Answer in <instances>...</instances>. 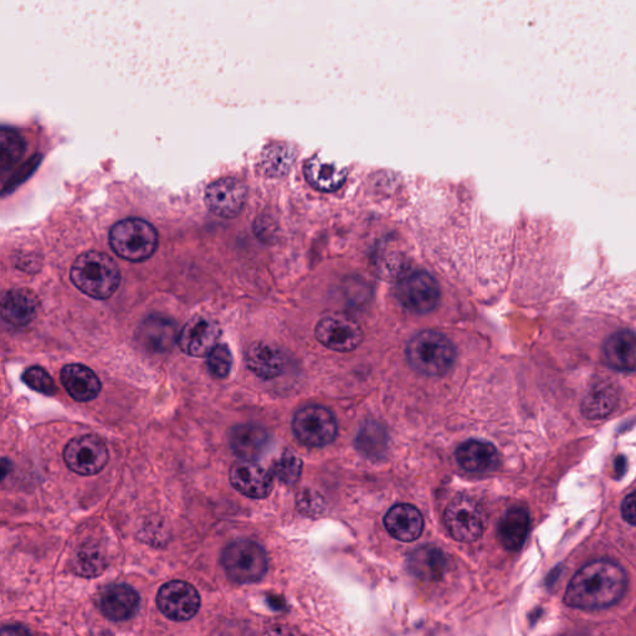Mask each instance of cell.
I'll list each match as a JSON object with an SVG mask.
<instances>
[{
	"label": "cell",
	"mask_w": 636,
	"mask_h": 636,
	"mask_svg": "<svg viewBox=\"0 0 636 636\" xmlns=\"http://www.w3.org/2000/svg\"><path fill=\"white\" fill-rule=\"evenodd\" d=\"M315 333L323 346L337 352L356 350L363 341L361 326L351 317L340 314L323 317Z\"/></svg>",
	"instance_id": "obj_10"
},
{
	"label": "cell",
	"mask_w": 636,
	"mask_h": 636,
	"mask_svg": "<svg viewBox=\"0 0 636 636\" xmlns=\"http://www.w3.org/2000/svg\"><path fill=\"white\" fill-rule=\"evenodd\" d=\"M456 460L469 473L484 474L497 469L500 456L494 445L486 441L469 440L459 446Z\"/></svg>",
	"instance_id": "obj_19"
},
{
	"label": "cell",
	"mask_w": 636,
	"mask_h": 636,
	"mask_svg": "<svg viewBox=\"0 0 636 636\" xmlns=\"http://www.w3.org/2000/svg\"><path fill=\"white\" fill-rule=\"evenodd\" d=\"M604 358L609 367L620 372H636V335L619 331L604 345Z\"/></svg>",
	"instance_id": "obj_24"
},
{
	"label": "cell",
	"mask_w": 636,
	"mask_h": 636,
	"mask_svg": "<svg viewBox=\"0 0 636 636\" xmlns=\"http://www.w3.org/2000/svg\"><path fill=\"white\" fill-rule=\"evenodd\" d=\"M295 161L294 152L285 145H273L261 156V169L266 176L282 177L290 171L292 163Z\"/></svg>",
	"instance_id": "obj_29"
},
{
	"label": "cell",
	"mask_w": 636,
	"mask_h": 636,
	"mask_svg": "<svg viewBox=\"0 0 636 636\" xmlns=\"http://www.w3.org/2000/svg\"><path fill=\"white\" fill-rule=\"evenodd\" d=\"M388 433L382 424L368 422L359 430L356 446L368 459H381L388 446Z\"/></svg>",
	"instance_id": "obj_28"
},
{
	"label": "cell",
	"mask_w": 636,
	"mask_h": 636,
	"mask_svg": "<svg viewBox=\"0 0 636 636\" xmlns=\"http://www.w3.org/2000/svg\"><path fill=\"white\" fill-rule=\"evenodd\" d=\"M453 342L437 331H423L408 343L407 358L415 372L428 377L448 373L455 362Z\"/></svg>",
	"instance_id": "obj_3"
},
{
	"label": "cell",
	"mask_w": 636,
	"mask_h": 636,
	"mask_svg": "<svg viewBox=\"0 0 636 636\" xmlns=\"http://www.w3.org/2000/svg\"><path fill=\"white\" fill-rule=\"evenodd\" d=\"M302 461L291 451H285L273 465V474L284 484L292 485L300 479Z\"/></svg>",
	"instance_id": "obj_32"
},
{
	"label": "cell",
	"mask_w": 636,
	"mask_h": 636,
	"mask_svg": "<svg viewBox=\"0 0 636 636\" xmlns=\"http://www.w3.org/2000/svg\"><path fill=\"white\" fill-rule=\"evenodd\" d=\"M140 607V596L127 584H112L100 594L102 614L114 622H123L137 613Z\"/></svg>",
	"instance_id": "obj_15"
},
{
	"label": "cell",
	"mask_w": 636,
	"mask_h": 636,
	"mask_svg": "<svg viewBox=\"0 0 636 636\" xmlns=\"http://www.w3.org/2000/svg\"><path fill=\"white\" fill-rule=\"evenodd\" d=\"M137 338L147 351L167 352L171 350L176 338L178 340L176 323L166 316L147 317L138 328Z\"/></svg>",
	"instance_id": "obj_17"
},
{
	"label": "cell",
	"mask_w": 636,
	"mask_h": 636,
	"mask_svg": "<svg viewBox=\"0 0 636 636\" xmlns=\"http://www.w3.org/2000/svg\"><path fill=\"white\" fill-rule=\"evenodd\" d=\"M223 567L235 583L249 584L261 581L268 572V556L254 541L240 540L223 552Z\"/></svg>",
	"instance_id": "obj_5"
},
{
	"label": "cell",
	"mask_w": 636,
	"mask_h": 636,
	"mask_svg": "<svg viewBox=\"0 0 636 636\" xmlns=\"http://www.w3.org/2000/svg\"><path fill=\"white\" fill-rule=\"evenodd\" d=\"M264 636H301L296 629L285 627V625H276L264 634Z\"/></svg>",
	"instance_id": "obj_36"
},
{
	"label": "cell",
	"mask_w": 636,
	"mask_h": 636,
	"mask_svg": "<svg viewBox=\"0 0 636 636\" xmlns=\"http://www.w3.org/2000/svg\"><path fill=\"white\" fill-rule=\"evenodd\" d=\"M159 610L174 622H187L198 613L200 597L197 589L182 581L164 584L157 596Z\"/></svg>",
	"instance_id": "obj_12"
},
{
	"label": "cell",
	"mask_w": 636,
	"mask_h": 636,
	"mask_svg": "<svg viewBox=\"0 0 636 636\" xmlns=\"http://www.w3.org/2000/svg\"><path fill=\"white\" fill-rule=\"evenodd\" d=\"M251 372L263 379H274L284 372L286 359L279 348L268 343L256 342L249 347L245 356Z\"/></svg>",
	"instance_id": "obj_23"
},
{
	"label": "cell",
	"mask_w": 636,
	"mask_h": 636,
	"mask_svg": "<svg viewBox=\"0 0 636 636\" xmlns=\"http://www.w3.org/2000/svg\"><path fill=\"white\" fill-rule=\"evenodd\" d=\"M61 383L78 402H91L101 392V382L94 371L82 364H68L61 371Z\"/></svg>",
	"instance_id": "obj_20"
},
{
	"label": "cell",
	"mask_w": 636,
	"mask_h": 636,
	"mask_svg": "<svg viewBox=\"0 0 636 636\" xmlns=\"http://www.w3.org/2000/svg\"><path fill=\"white\" fill-rule=\"evenodd\" d=\"M624 520L630 525L636 526V491L625 497L622 505Z\"/></svg>",
	"instance_id": "obj_35"
},
{
	"label": "cell",
	"mask_w": 636,
	"mask_h": 636,
	"mask_svg": "<svg viewBox=\"0 0 636 636\" xmlns=\"http://www.w3.org/2000/svg\"><path fill=\"white\" fill-rule=\"evenodd\" d=\"M384 526L391 536L402 542H413L422 536L424 518L417 507L407 504L393 506L384 517Z\"/></svg>",
	"instance_id": "obj_18"
},
{
	"label": "cell",
	"mask_w": 636,
	"mask_h": 636,
	"mask_svg": "<svg viewBox=\"0 0 636 636\" xmlns=\"http://www.w3.org/2000/svg\"><path fill=\"white\" fill-rule=\"evenodd\" d=\"M292 430L302 444L321 448L336 439L337 420L330 410L309 405L295 414Z\"/></svg>",
	"instance_id": "obj_8"
},
{
	"label": "cell",
	"mask_w": 636,
	"mask_h": 636,
	"mask_svg": "<svg viewBox=\"0 0 636 636\" xmlns=\"http://www.w3.org/2000/svg\"><path fill=\"white\" fill-rule=\"evenodd\" d=\"M618 389L613 383H597L583 400V414L589 419L608 417L618 404Z\"/></svg>",
	"instance_id": "obj_27"
},
{
	"label": "cell",
	"mask_w": 636,
	"mask_h": 636,
	"mask_svg": "<svg viewBox=\"0 0 636 636\" xmlns=\"http://www.w3.org/2000/svg\"><path fill=\"white\" fill-rule=\"evenodd\" d=\"M2 636H33L28 629L19 625H5L2 629Z\"/></svg>",
	"instance_id": "obj_37"
},
{
	"label": "cell",
	"mask_w": 636,
	"mask_h": 636,
	"mask_svg": "<svg viewBox=\"0 0 636 636\" xmlns=\"http://www.w3.org/2000/svg\"><path fill=\"white\" fill-rule=\"evenodd\" d=\"M408 569L420 581L437 582L445 576L448 558L438 547H420L410 555Z\"/></svg>",
	"instance_id": "obj_21"
},
{
	"label": "cell",
	"mask_w": 636,
	"mask_h": 636,
	"mask_svg": "<svg viewBox=\"0 0 636 636\" xmlns=\"http://www.w3.org/2000/svg\"><path fill=\"white\" fill-rule=\"evenodd\" d=\"M246 194V187L239 179L223 178L205 191V204L218 217L234 218L244 208Z\"/></svg>",
	"instance_id": "obj_13"
},
{
	"label": "cell",
	"mask_w": 636,
	"mask_h": 636,
	"mask_svg": "<svg viewBox=\"0 0 636 636\" xmlns=\"http://www.w3.org/2000/svg\"><path fill=\"white\" fill-rule=\"evenodd\" d=\"M40 301L29 289H13L4 294L0 304V314L9 325L23 327L29 325L38 315Z\"/></svg>",
	"instance_id": "obj_16"
},
{
	"label": "cell",
	"mask_w": 636,
	"mask_h": 636,
	"mask_svg": "<svg viewBox=\"0 0 636 636\" xmlns=\"http://www.w3.org/2000/svg\"><path fill=\"white\" fill-rule=\"evenodd\" d=\"M306 181L321 192L337 191L347 178V169L320 157H312L305 163Z\"/></svg>",
	"instance_id": "obj_25"
},
{
	"label": "cell",
	"mask_w": 636,
	"mask_h": 636,
	"mask_svg": "<svg viewBox=\"0 0 636 636\" xmlns=\"http://www.w3.org/2000/svg\"><path fill=\"white\" fill-rule=\"evenodd\" d=\"M64 460L75 474L96 475L109 463V449L105 441L97 435H80L66 445Z\"/></svg>",
	"instance_id": "obj_9"
},
{
	"label": "cell",
	"mask_w": 636,
	"mask_h": 636,
	"mask_svg": "<svg viewBox=\"0 0 636 636\" xmlns=\"http://www.w3.org/2000/svg\"><path fill=\"white\" fill-rule=\"evenodd\" d=\"M627 584V573L619 564L598 559L572 578L564 594V603L584 610L608 608L623 598Z\"/></svg>",
	"instance_id": "obj_1"
},
{
	"label": "cell",
	"mask_w": 636,
	"mask_h": 636,
	"mask_svg": "<svg viewBox=\"0 0 636 636\" xmlns=\"http://www.w3.org/2000/svg\"><path fill=\"white\" fill-rule=\"evenodd\" d=\"M27 146L18 132L4 128L0 133V169H12L23 158Z\"/></svg>",
	"instance_id": "obj_30"
},
{
	"label": "cell",
	"mask_w": 636,
	"mask_h": 636,
	"mask_svg": "<svg viewBox=\"0 0 636 636\" xmlns=\"http://www.w3.org/2000/svg\"><path fill=\"white\" fill-rule=\"evenodd\" d=\"M270 444L269 433L255 424L239 425L230 435V446L241 460L254 461L265 453Z\"/></svg>",
	"instance_id": "obj_22"
},
{
	"label": "cell",
	"mask_w": 636,
	"mask_h": 636,
	"mask_svg": "<svg viewBox=\"0 0 636 636\" xmlns=\"http://www.w3.org/2000/svg\"><path fill=\"white\" fill-rule=\"evenodd\" d=\"M22 379L33 391L45 394V396H55V393L58 392L54 379L44 368L39 366L28 368Z\"/></svg>",
	"instance_id": "obj_33"
},
{
	"label": "cell",
	"mask_w": 636,
	"mask_h": 636,
	"mask_svg": "<svg viewBox=\"0 0 636 636\" xmlns=\"http://www.w3.org/2000/svg\"><path fill=\"white\" fill-rule=\"evenodd\" d=\"M444 522L450 536L458 542L473 543L484 535L485 514L473 497H455L446 507Z\"/></svg>",
	"instance_id": "obj_6"
},
{
	"label": "cell",
	"mask_w": 636,
	"mask_h": 636,
	"mask_svg": "<svg viewBox=\"0 0 636 636\" xmlns=\"http://www.w3.org/2000/svg\"><path fill=\"white\" fill-rule=\"evenodd\" d=\"M397 297L405 310L414 314H429L440 302V286L432 275L425 271H413L403 275L397 285Z\"/></svg>",
	"instance_id": "obj_7"
},
{
	"label": "cell",
	"mask_w": 636,
	"mask_h": 636,
	"mask_svg": "<svg viewBox=\"0 0 636 636\" xmlns=\"http://www.w3.org/2000/svg\"><path fill=\"white\" fill-rule=\"evenodd\" d=\"M105 568V558L96 548H82L74 557V569L81 576L96 577Z\"/></svg>",
	"instance_id": "obj_31"
},
{
	"label": "cell",
	"mask_w": 636,
	"mask_h": 636,
	"mask_svg": "<svg viewBox=\"0 0 636 636\" xmlns=\"http://www.w3.org/2000/svg\"><path fill=\"white\" fill-rule=\"evenodd\" d=\"M208 368L215 378H225L229 376L233 366V356L227 345H219L208 356Z\"/></svg>",
	"instance_id": "obj_34"
},
{
	"label": "cell",
	"mask_w": 636,
	"mask_h": 636,
	"mask_svg": "<svg viewBox=\"0 0 636 636\" xmlns=\"http://www.w3.org/2000/svg\"><path fill=\"white\" fill-rule=\"evenodd\" d=\"M528 531H530V515L523 507H514L501 518L497 536L506 550L518 551L525 545Z\"/></svg>",
	"instance_id": "obj_26"
},
{
	"label": "cell",
	"mask_w": 636,
	"mask_h": 636,
	"mask_svg": "<svg viewBox=\"0 0 636 636\" xmlns=\"http://www.w3.org/2000/svg\"><path fill=\"white\" fill-rule=\"evenodd\" d=\"M222 330L217 321L204 315L191 318L178 335V345L188 356L208 357L219 346Z\"/></svg>",
	"instance_id": "obj_11"
},
{
	"label": "cell",
	"mask_w": 636,
	"mask_h": 636,
	"mask_svg": "<svg viewBox=\"0 0 636 636\" xmlns=\"http://www.w3.org/2000/svg\"><path fill=\"white\" fill-rule=\"evenodd\" d=\"M229 479L235 490L250 499H265L274 487L273 475L254 461L235 463L230 469Z\"/></svg>",
	"instance_id": "obj_14"
},
{
	"label": "cell",
	"mask_w": 636,
	"mask_h": 636,
	"mask_svg": "<svg viewBox=\"0 0 636 636\" xmlns=\"http://www.w3.org/2000/svg\"><path fill=\"white\" fill-rule=\"evenodd\" d=\"M110 244L120 258L141 263L156 253L158 234L155 227L146 220L128 218L112 227Z\"/></svg>",
	"instance_id": "obj_4"
},
{
	"label": "cell",
	"mask_w": 636,
	"mask_h": 636,
	"mask_svg": "<svg viewBox=\"0 0 636 636\" xmlns=\"http://www.w3.org/2000/svg\"><path fill=\"white\" fill-rule=\"evenodd\" d=\"M70 278L85 295L106 300L119 289L121 273L116 261L109 255L87 251L75 260Z\"/></svg>",
	"instance_id": "obj_2"
}]
</instances>
